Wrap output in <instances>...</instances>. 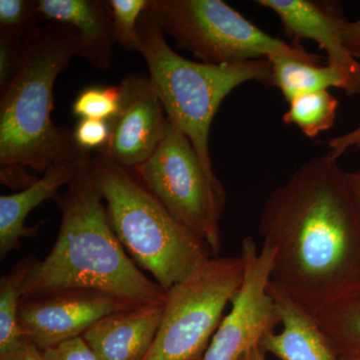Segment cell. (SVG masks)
Instances as JSON below:
<instances>
[{"label":"cell","instance_id":"6da1fadb","mask_svg":"<svg viewBox=\"0 0 360 360\" xmlns=\"http://www.w3.org/2000/svg\"><path fill=\"white\" fill-rule=\"evenodd\" d=\"M258 232L274 250L270 281L317 317L360 290V212L330 153L300 165L265 201Z\"/></svg>","mask_w":360,"mask_h":360},{"label":"cell","instance_id":"7a4b0ae2","mask_svg":"<svg viewBox=\"0 0 360 360\" xmlns=\"http://www.w3.org/2000/svg\"><path fill=\"white\" fill-rule=\"evenodd\" d=\"M90 161L56 198L61 213L58 238L47 257L33 264L22 298L92 290L136 305L165 304L167 291L142 272L116 236Z\"/></svg>","mask_w":360,"mask_h":360},{"label":"cell","instance_id":"3957f363","mask_svg":"<svg viewBox=\"0 0 360 360\" xmlns=\"http://www.w3.org/2000/svg\"><path fill=\"white\" fill-rule=\"evenodd\" d=\"M79 53L77 33L70 26L49 22L23 41L20 70L0 94V179L20 191L37 177L25 167L44 172L56 163L91 160L78 148L72 130L51 120L56 78Z\"/></svg>","mask_w":360,"mask_h":360},{"label":"cell","instance_id":"277c9868","mask_svg":"<svg viewBox=\"0 0 360 360\" xmlns=\"http://www.w3.org/2000/svg\"><path fill=\"white\" fill-rule=\"evenodd\" d=\"M90 174L127 255L167 292L214 257L205 243L167 212L134 170L97 155L90 161Z\"/></svg>","mask_w":360,"mask_h":360},{"label":"cell","instance_id":"5b68a950","mask_svg":"<svg viewBox=\"0 0 360 360\" xmlns=\"http://www.w3.org/2000/svg\"><path fill=\"white\" fill-rule=\"evenodd\" d=\"M150 0L139 20V46L149 78L167 112L191 141L203 167L215 174L210 153L212 120L225 97L245 82L269 85V58L232 65L189 60L175 52L165 37Z\"/></svg>","mask_w":360,"mask_h":360},{"label":"cell","instance_id":"8992f818","mask_svg":"<svg viewBox=\"0 0 360 360\" xmlns=\"http://www.w3.org/2000/svg\"><path fill=\"white\" fill-rule=\"evenodd\" d=\"M163 32L200 63L232 65L272 56L319 65L321 56L267 34L222 0H150Z\"/></svg>","mask_w":360,"mask_h":360},{"label":"cell","instance_id":"52a82bcc","mask_svg":"<svg viewBox=\"0 0 360 360\" xmlns=\"http://www.w3.org/2000/svg\"><path fill=\"white\" fill-rule=\"evenodd\" d=\"M245 277L240 257L206 260L167 292L162 319L142 360H202Z\"/></svg>","mask_w":360,"mask_h":360},{"label":"cell","instance_id":"ba28073f","mask_svg":"<svg viewBox=\"0 0 360 360\" xmlns=\"http://www.w3.org/2000/svg\"><path fill=\"white\" fill-rule=\"evenodd\" d=\"M134 170L142 184L179 224L219 257L226 193L222 182L203 167L193 144L175 123L153 155Z\"/></svg>","mask_w":360,"mask_h":360},{"label":"cell","instance_id":"9c48e42d","mask_svg":"<svg viewBox=\"0 0 360 360\" xmlns=\"http://www.w3.org/2000/svg\"><path fill=\"white\" fill-rule=\"evenodd\" d=\"M241 257L245 277L206 349L202 360H239L251 348L259 347L265 335L281 324L274 298L269 292L274 250L262 245L258 250L250 236L243 238Z\"/></svg>","mask_w":360,"mask_h":360},{"label":"cell","instance_id":"30bf717a","mask_svg":"<svg viewBox=\"0 0 360 360\" xmlns=\"http://www.w3.org/2000/svg\"><path fill=\"white\" fill-rule=\"evenodd\" d=\"M139 307L101 291L68 290L21 298L18 323L23 340L44 350L82 336L97 321Z\"/></svg>","mask_w":360,"mask_h":360},{"label":"cell","instance_id":"8fae6325","mask_svg":"<svg viewBox=\"0 0 360 360\" xmlns=\"http://www.w3.org/2000/svg\"><path fill=\"white\" fill-rule=\"evenodd\" d=\"M120 89L122 105L110 120L108 146L98 155L134 169L155 153L167 135L169 120L149 77L130 75Z\"/></svg>","mask_w":360,"mask_h":360},{"label":"cell","instance_id":"7c38bea8","mask_svg":"<svg viewBox=\"0 0 360 360\" xmlns=\"http://www.w3.org/2000/svg\"><path fill=\"white\" fill-rule=\"evenodd\" d=\"M260 6L276 14L284 32L295 39H311L328 53V65L347 72L360 89V61L343 40L347 20L333 4L311 0H258Z\"/></svg>","mask_w":360,"mask_h":360},{"label":"cell","instance_id":"4fadbf2b","mask_svg":"<svg viewBox=\"0 0 360 360\" xmlns=\"http://www.w3.org/2000/svg\"><path fill=\"white\" fill-rule=\"evenodd\" d=\"M165 304H143L113 312L82 335L97 360H142L155 340Z\"/></svg>","mask_w":360,"mask_h":360},{"label":"cell","instance_id":"5bb4252c","mask_svg":"<svg viewBox=\"0 0 360 360\" xmlns=\"http://www.w3.org/2000/svg\"><path fill=\"white\" fill-rule=\"evenodd\" d=\"M56 163L32 186L11 195L0 196V258L6 259L9 253L20 250L23 238H32L39 236L40 225L26 226V217L44 201L56 200L58 191L77 176L79 170L89 162Z\"/></svg>","mask_w":360,"mask_h":360},{"label":"cell","instance_id":"9a60e30c","mask_svg":"<svg viewBox=\"0 0 360 360\" xmlns=\"http://www.w3.org/2000/svg\"><path fill=\"white\" fill-rule=\"evenodd\" d=\"M39 15L77 33L78 56L98 70H108L115 44L110 9L99 0H39Z\"/></svg>","mask_w":360,"mask_h":360},{"label":"cell","instance_id":"2e32d148","mask_svg":"<svg viewBox=\"0 0 360 360\" xmlns=\"http://www.w3.org/2000/svg\"><path fill=\"white\" fill-rule=\"evenodd\" d=\"M269 292L281 317V333L265 335L259 347L281 360H340L316 317L270 281Z\"/></svg>","mask_w":360,"mask_h":360},{"label":"cell","instance_id":"e0dca14e","mask_svg":"<svg viewBox=\"0 0 360 360\" xmlns=\"http://www.w3.org/2000/svg\"><path fill=\"white\" fill-rule=\"evenodd\" d=\"M271 65L270 86L281 90L288 101L293 97L309 92L342 89L347 96H360V89L354 78L338 66L312 65L285 56L269 58Z\"/></svg>","mask_w":360,"mask_h":360},{"label":"cell","instance_id":"ac0fdd59","mask_svg":"<svg viewBox=\"0 0 360 360\" xmlns=\"http://www.w3.org/2000/svg\"><path fill=\"white\" fill-rule=\"evenodd\" d=\"M35 255L23 257L0 278V355L15 349L23 342L18 310L26 277L37 262Z\"/></svg>","mask_w":360,"mask_h":360},{"label":"cell","instance_id":"d6986e66","mask_svg":"<svg viewBox=\"0 0 360 360\" xmlns=\"http://www.w3.org/2000/svg\"><path fill=\"white\" fill-rule=\"evenodd\" d=\"M340 357H360V290L316 317Z\"/></svg>","mask_w":360,"mask_h":360},{"label":"cell","instance_id":"ffe728a7","mask_svg":"<svg viewBox=\"0 0 360 360\" xmlns=\"http://www.w3.org/2000/svg\"><path fill=\"white\" fill-rule=\"evenodd\" d=\"M288 104L290 108L283 115V122L295 125L310 139L335 125L338 101L328 90L300 94L293 97Z\"/></svg>","mask_w":360,"mask_h":360},{"label":"cell","instance_id":"44dd1931","mask_svg":"<svg viewBox=\"0 0 360 360\" xmlns=\"http://www.w3.org/2000/svg\"><path fill=\"white\" fill-rule=\"evenodd\" d=\"M149 0H108L113 37L122 49L139 51V20Z\"/></svg>","mask_w":360,"mask_h":360},{"label":"cell","instance_id":"7402d4cb","mask_svg":"<svg viewBox=\"0 0 360 360\" xmlns=\"http://www.w3.org/2000/svg\"><path fill=\"white\" fill-rule=\"evenodd\" d=\"M122 105V89L118 86L91 85L78 94L72 105L73 115L82 118L111 120Z\"/></svg>","mask_w":360,"mask_h":360},{"label":"cell","instance_id":"603a6c76","mask_svg":"<svg viewBox=\"0 0 360 360\" xmlns=\"http://www.w3.org/2000/svg\"><path fill=\"white\" fill-rule=\"evenodd\" d=\"M39 0H0V34L25 41L39 30Z\"/></svg>","mask_w":360,"mask_h":360},{"label":"cell","instance_id":"cb8c5ba5","mask_svg":"<svg viewBox=\"0 0 360 360\" xmlns=\"http://www.w3.org/2000/svg\"><path fill=\"white\" fill-rule=\"evenodd\" d=\"M111 132L110 120L82 118L72 130L73 139L78 148L89 153H101L108 146Z\"/></svg>","mask_w":360,"mask_h":360},{"label":"cell","instance_id":"d4e9b609","mask_svg":"<svg viewBox=\"0 0 360 360\" xmlns=\"http://www.w3.org/2000/svg\"><path fill=\"white\" fill-rule=\"evenodd\" d=\"M23 41L0 34V94L7 89L20 68Z\"/></svg>","mask_w":360,"mask_h":360},{"label":"cell","instance_id":"484cf974","mask_svg":"<svg viewBox=\"0 0 360 360\" xmlns=\"http://www.w3.org/2000/svg\"><path fill=\"white\" fill-rule=\"evenodd\" d=\"M46 360H97L82 336L44 350Z\"/></svg>","mask_w":360,"mask_h":360},{"label":"cell","instance_id":"4316f807","mask_svg":"<svg viewBox=\"0 0 360 360\" xmlns=\"http://www.w3.org/2000/svg\"><path fill=\"white\" fill-rule=\"evenodd\" d=\"M326 146L329 148V153L338 160L350 149H360V125L347 134L329 139Z\"/></svg>","mask_w":360,"mask_h":360},{"label":"cell","instance_id":"83f0119b","mask_svg":"<svg viewBox=\"0 0 360 360\" xmlns=\"http://www.w3.org/2000/svg\"><path fill=\"white\" fill-rule=\"evenodd\" d=\"M0 360H46L44 352L28 340H23L20 347L6 354L0 355Z\"/></svg>","mask_w":360,"mask_h":360},{"label":"cell","instance_id":"f1b7e54d","mask_svg":"<svg viewBox=\"0 0 360 360\" xmlns=\"http://www.w3.org/2000/svg\"><path fill=\"white\" fill-rule=\"evenodd\" d=\"M343 40L348 51L357 59L360 58V18L355 21H347L343 26Z\"/></svg>","mask_w":360,"mask_h":360},{"label":"cell","instance_id":"f546056e","mask_svg":"<svg viewBox=\"0 0 360 360\" xmlns=\"http://www.w3.org/2000/svg\"><path fill=\"white\" fill-rule=\"evenodd\" d=\"M347 179L360 212V170L359 172H347Z\"/></svg>","mask_w":360,"mask_h":360},{"label":"cell","instance_id":"4dcf8cb0","mask_svg":"<svg viewBox=\"0 0 360 360\" xmlns=\"http://www.w3.org/2000/svg\"><path fill=\"white\" fill-rule=\"evenodd\" d=\"M265 352L259 347L251 348L239 360H266Z\"/></svg>","mask_w":360,"mask_h":360},{"label":"cell","instance_id":"1f68e13d","mask_svg":"<svg viewBox=\"0 0 360 360\" xmlns=\"http://www.w3.org/2000/svg\"><path fill=\"white\" fill-rule=\"evenodd\" d=\"M340 360H360V357H340Z\"/></svg>","mask_w":360,"mask_h":360}]
</instances>
